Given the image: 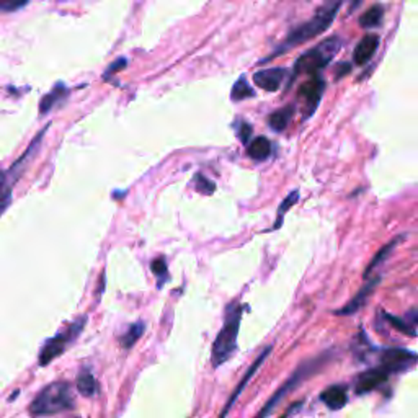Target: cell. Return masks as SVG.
Instances as JSON below:
<instances>
[{"mask_svg":"<svg viewBox=\"0 0 418 418\" xmlns=\"http://www.w3.org/2000/svg\"><path fill=\"white\" fill-rule=\"evenodd\" d=\"M67 93H69V90H67V87L64 85V83H61L59 82L56 87L53 88V92H49L46 97L43 98L41 100V103H39V111H41V115H46V113H49L53 110L54 106L57 105L59 102H62V100H66V97H67Z\"/></svg>","mask_w":418,"mask_h":418,"instance_id":"17","label":"cell"},{"mask_svg":"<svg viewBox=\"0 0 418 418\" xmlns=\"http://www.w3.org/2000/svg\"><path fill=\"white\" fill-rule=\"evenodd\" d=\"M239 141L242 142V144H247L249 142V137L252 136V126L249 125V123H242L239 127Z\"/></svg>","mask_w":418,"mask_h":418,"instance_id":"28","label":"cell"},{"mask_svg":"<svg viewBox=\"0 0 418 418\" xmlns=\"http://www.w3.org/2000/svg\"><path fill=\"white\" fill-rule=\"evenodd\" d=\"M351 72V64H348V62H340L337 66V81H340L342 77H345V76H348V74Z\"/></svg>","mask_w":418,"mask_h":418,"instance_id":"29","label":"cell"},{"mask_svg":"<svg viewBox=\"0 0 418 418\" xmlns=\"http://www.w3.org/2000/svg\"><path fill=\"white\" fill-rule=\"evenodd\" d=\"M294 111H296V106L294 105H286V106L279 108V110H277V111H273L272 115L268 116L270 127L277 132L284 131L289 126V123H291Z\"/></svg>","mask_w":418,"mask_h":418,"instance_id":"15","label":"cell"},{"mask_svg":"<svg viewBox=\"0 0 418 418\" xmlns=\"http://www.w3.org/2000/svg\"><path fill=\"white\" fill-rule=\"evenodd\" d=\"M405 321L407 322H410L412 326H418V309H412V311H409L407 312V316H405Z\"/></svg>","mask_w":418,"mask_h":418,"instance_id":"31","label":"cell"},{"mask_svg":"<svg viewBox=\"0 0 418 418\" xmlns=\"http://www.w3.org/2000/svg\"><path fill=\"white\" fill-rule=\"evenodd\" d=\"M379 281H381L379 277L375 279H370V281H368L365 286L355 294V296H353L350 302L345 304L342 309H338V311H335L337 316H353V314H356L361 307H365V304L368 302V299H370V296L376 289L377 284H379Z\"/></svg>","mask_w":418,"mask_h":418,"instance_id":"12","label":"cell"},{"mask_svg":"<svg viewBox=\"0 0 418 418\" xmlns=\"http://www.w3.org/2000/svg\"><path fill=\"white\" fill-rule=\"evenodd\" d=\"M252 97H255V90L252 88V85L247 82V78L240 77L239 81L232 85V90H230V98H232V102H240V100H245V98H252Z\"/></svg>","mask_w":418,"mask_h":418,"instance_id":"22","label":"cell"},{"mask_svg":"<svg viewBox=\"0 0 418 418\" xmlns=\"http://www.w3.org/2000/svg\"><path fill=\"white\" fill-rule=\"evenodd\" d=\"M389 372L382 370V368H371V370H366L365 372H361L360 376L356 377V384H355V391L356 394H368V392L377 389L381 387L384 382L389 379Z\"/></svg>","mask_w":418,"mask_h":418,"instance_id":"10","label":"cell"},{"mask_svg":"<svg viewBox=\"0 0 418 418\" xmlns=\"http://www.w3.org/2000/svg\"><path fill=\"white\" fill-rule=\"evenodd\" d=\"M270 154H272V142L268 141V137L258 136L252 141V144L249 146V155L252 157L253 160L263 162L267 160Z\"/></svg>","mask_w":418,"mask_h":418,"instance_id":"19","label":"cell"},{"mask_svg":"<svg viewBox=\"0 0 418 418\" xmlns=\"http://www.w3.org/2000/svg\"><path fill=\"white\" fill-rule=\"evenodd\" d=\"M78 394L83 397H93L98 392V382L90 370H82L77 376Z\"/></svg>","mask_w":418,"mask_h":418,"instance_id":"18","label":"cell"},{"mask_svg":"<svg viewBox=\"0 0 418 418\" xmlns=\"http://www.w3.org/2000/svg\"><path fill=\"white\" fill-rule=\"evenodd\" d=\"M195 185H196V190H198L200 193H203V195H213L216 191V185L203 175H196Z\"/></svg>","mask_w":418,"mask_h":418,"instance_id":"26","label":"cell"},{"mask_svg":"<svg viewBox=\"0 0 418 418\" xmlns=\"http://www.w3.org/2000/svg\"><path fill=\"white\" fill-rule=\"evenodd\" d=\"M342 46H343L342 39L338 36H332V38L323 39V41L319 43L317 46H314L312 49H309V51L301 54L293 67L289 85H291L294 78H298L301 74L316 76L319 71L326 69L328 64L332 62V59L337 56Z\"/></svg>","mask_w":418,"mask_h":418,"instance_id":"4","label":"cell"},{"mask_svg":"<svg viewBox=\"0 0 418 418\" xmlns=\"http://www.w3.org/2000/svg\"><path fill=\"white\" fill-rule=\"evenodd\" d=\"M286 77V69L283 67H272L265 71L253 74L255 85H258L265 92H278L281 88V83Z\"/></svg>","mask_w":418,"mask_h":418,"instance_id":"11","label":"cell"},{"mask_svg":"<svg viewBox=\"0 0 418 418\" xmlns=\"http://www.w3.org/2000/svg\"><path fill=\"white\" fill-rule=\"evenodd\" d=\"M144 330H146L144 322L132 323V326L126 330L125 335L121 337V340H120L121 347L125 348V350H130V348L134 347V343L142 337V333H144Z\"/></svg>","mask_w":418,"mask_h":418,"instance_id":"21","label":"cell"},{"mask_svg":"<svg viewBox=\"0 0 418 418\" xmlns=\"http://www.w3.org/2000/svg\"><path fill=\"white\" fill-rule=\"evenodd\" d=\"M328 360H330V355L327 353V355L317 356V358H314V360H309L306 363H302V365L299 366L291 376H289V379L284 382V384L279 387L277 392H274V394L272 396V399H270L267 404L262 407V410H260L258 414L255 415L253 418H268L270 415H272V412L277 409V405L279 404V402H281L284 397L289 394V392L294 391L296 387H299L301 382H304L306 379H309L311 376L316 375V372L321 371L322 368L327 365Z\"/></svg>","mask_w":418,"mask_h":418,"instance_id":"5","label":"cell"},{"mask_svg":"<svg viewBox=\"0 0 418 418\" xmlns=\"http://www.w3.org/2000/svg\"><path fill=\"white\" fill-rule=\"evenodd\" d=\"M384 319H386L387 322L391 323L392 327L396 328V330H399L400 333H404V335H407V337H417L415 326H412V323L407 322L405 319L394 317V316H391L389 312H384Z\"/></svg>","mask_w":418,"mask_h":418,"instance_id":"24","label":"cell"},{"mask_svg":"<svg viewBox=\"0 0 418 418\" xmlns=\"http://www.w3.org/2000/svg\"><path fill=\"white\" fill-rule=\"evenodd\" d=\"M299 201V191L298 190H294V191H291V193H289L286 198L283 200V203H281V206H279L278 208V213H277V223H274V225H273V230H277V229H279L283 225V219H284V214L288 213L289 209L293 208L294 204H296Z\"/></svg>","mask_w":418,"mask_h":418,"instance_id":"23","label":"cell"},{"mask_svg":"<svg viewBox=\"0 0 418 418\" xmlns=\"http://www.w3.org/2000/svg\"><path fill=\"white\" fill-rule=\"evenodd\" d=\"M382 17H384V8L381 5H375L370 10H366L365 13L360 17V25L363 28H375L379 27L382 22Z\"/></svg>","mask_w":418,"mask_h":418,"instance_id":"20","label":"cell"},{"mask_svg":"<svg viewBox=\"0 0 418 418\" xmlns=\"http://www.w3.org/2000/svg\"><path fill=\"white\" fill-rule=\"evenodd\" d=\"M379 43L381 38L377 36V34H366V36L356 44L355 51H353V61H355V64H358V66H365V64L370 62L372 56L376 54L377 48H379Z\"/></svg>","mask_w":418,"mask_h":418,"instance_id":"13","label":"cell"},{"mask_svg":"<svg viewBox=\"0 0 418 418\" xmlns=\"http://www.w3.org/2000/svg\"><path fill=\"white\" fill-rule=\"evenodd\" d=\"M321 400L330 410H342L348 402L347 389L343 386H330L321 394Z\"/></svg>","mask_w":418,"mask_h":418,"instance_id":"14","label":"cell"},{"mask_svg":"<svg viewBox=\"0 0 418 418\" xmlns=\"http://www.w3.org/2000/svg\"><path fill=\"white\" fill-rule=\"evenodd\" d=\"M272 350H273V347L265 348V350H263L262 353H260V356L257 358V360H255V361L252 363V365H250V368L247 370V372H245L244 377H242V381H240L239 384H237V387H235V389H234L232 396H230V399H229L228 402H225V405H224L223 412H221V414H219V418H225V417H228L229 410L232 409L234 404H235V400L239 399V396L242 394L244 389H245V387H247V384L250 382V379H252V377L255 376V372H257V371L260 370V366H262L263 363H265V360H267V358L270 356V353H272Z\"/></svg>","mask_w":418,"mask_h":418,"instance_id":"9","label":"cell"},{"mask_svg":"<svg viewBox=\"0 0 418 418\" xmlns=\"http://www.w3.org/2000/svg\"><path fill=\"white\" fill-rule=\"evenodd\" d=\"M417 363V353L405 350V348H387V350H382L379 355V368L389 372V375L409 371Z\"/></svg>","mask_w":418,"mask_h":418,"instance_id":"7","label":"cell"},{"mask_svg":"<svg viewBox=\"0 0 418 418\" xmlns=\"http://www.w3.org/2000/svg\"><path fill=\"white\" fill-rule=\"evenodd\" d=\"M244 306L240 302L229 304L225 309L224 323L221 327L216 340L211 348V363L214 368L223 366L225 361H229L237 350V338L240 332V322H242Z\"/></svg>","mask_w":418,"mask_h":418,"instance_id":"2","label":"cell"},{"mask_svg":"<svg viewBox=\"0 0 418 418\" xmlns=\"http://www.w3.org/2000/svg\"><path fill=\"white\" fill-rule=\"evenodd\" d=\"M29 0H0V12H15L23 8Z\"/></svg>","mask_w":418,"mask_h":418,"instance_id":"27","label":"cell"},{"mask_svg":"<svg viewBox=\"0 0 418 418\" xmlns=\"http://www.w3.org/2000/svg\"><path fill=\"white\" fill-rule=\"evenodd\" d=\"M152 268V273L155 274L157 279H159V283H157V286H162L167 279H169V270H167V263H165V258H155L154 262L151 265Z\"/></svg>","mask_w":418,"mask_h":418,"instance_id":"25","label":"cell"},{"mask_svg":"<svg viewBox=\"0 0 418 418\" xmlns=\"http://www.w3.org/2000/svg\"><path fill=\"white\" fill-rule=\"evenodd\" d=\"M85 317H82L81 321H76L71 326L66 327V330L59 332L56 337L49 338L39 350V365L48 366L53 360H56L72 345L74 340L78 337V333L82 332L83 326H85Z\"/></svg>","mask_w":418,"mask_h":418,"instance_id":"6","label":"cell"},{"mask_svg":"<svg viewBox=\"0 0 418 418\" xmlns=\"http://www.w3.org/2000/svg\"><path fill=\"white\" fill-rule=\"evenodd\" d=\"M72 407L74 397L71 384L66 381H56L39 391V394L29 404L28 412L32 417H49L71 410Z\"/></svg>","mask_w":418,"mask_h":418,"instance_id":"3","label":"cell"},{"mask_svg":"<svg viewBox=\"0 0 418 418\" xmlns=\"http://www.w3.org/2000/svg\"><path fill=\"white\" fill-rule=\"evenodd\" d=\"M126 59L125 57H120L118 59L116 62H113L111 66H110V69H108V74H106V77L108 76H111V74H116L118 71H121V69H125L126 67Z\"/></svg>","mask_w":418,"mask_h":418,"instance_id":"30","label":"cell"},{"mask_svg":"<svg viewBox=\"0 0 418 418\" xmlns=\"http://www.w3.org/2000/svg\"><path fill=\"white\" fill-rule=\"evenodd\" d=\"M323 92H326V81L322 77L314 76L311 81L302 83L298 92V97L304 105V118H309L317 110Z\"/></svg>","mask_w":418,"mask_h":418,"instance_id":"8","label":"cell"},{"mask_svg":"<svg viewBox=\"0 0 418 418\" xmlns=\"http://www.w3.org/2000/svg\"><path fill=\"white\" fill-rule=\"evenodd\" d=\"M405 239V235H399V237H396V239H392L389 244H386L384 247H382L379 252H377L375 257H372V260L370 262V265H368V268H366V272H365V278H370V274L375 272V270L379 267V265H382L386 262L387 258L391 257V253L394 252V249L397 247V245H399L402 240Z\"/></svg>","mask_w":418,"mask_h":418,"instance_id":"16","label":"cell"},{"mask_svg":"<svg viewBox=\"0 0 418 418\" xmlns=\"http://www.w3.org/2000/svg\"><path fill=\"white\" fill-rule=\"evenodd\" d=\"M342 4H343V0H327V2L317 10V13L314 15L311 20H307L306 23L299 25V27L291 29L286 36V39L279 44L277 51H274L272 56L265 57L263 61H260V64L272 61L273 57L279 56V54H284L288 49L299 46V44L306 43V41H309V39L316 38L321 33L327 32V29L330 28V25L333 23V20L337 18L338 12H340Z\"/></svg>","mask_w":418,"mask_h":418,"instance_id":"1","label":"cell"}]
</instances>
